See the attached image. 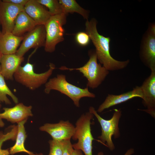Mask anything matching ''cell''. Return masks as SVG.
<instances>
[{"label":"cell","mask_w":155,"mask_h":155,"mask_svg":"<svg viewBox=\"0 0 155 155\" xmlns=\"http://www.w3.org/2000/svg\"><path fill=\"white\" fill-rule=\"evenodd\" d=\"M97 22L94 18L85 23L86 32L88 35L94 46L97 59L100 63L108 71L118 70L124 69L128 65L129 61H121L113 58L110 51L111 39L100 34L97 30Z\"/></svg>","instance_id":"1"},{"label":"cell","mask_w":155,"mask_h":155,"mask_svg":"<svg viewBox=\"0 0 155 155\" xmlns=\"http://www.w3.org/2000/svg\"><path fill=\"white\" fill-rule=\"evenodd\" d=\"M44 92L49 94L51 90L58 91L69 97L73 101L75 105L80 107V99L84 97L94 98L95 94L90 92L87 86L82 88L68 82L65 76L63 74H58L56 77L50 79L45 84Z\"/></svg>","instance_id":"2"},{"label":"cell","mask_w":155,"mask_h":155,"mask_svg":"<svg viewBox=\"0 0 155 155\" xmlns=\"http://www.w3.org/2000/svg\"><path fill=\"white\" fill-rule=\"evenodd\" d=\"M89 59L83 66L77 68H68L64 66L59 68L60 70H78L88 80L87 86L92 89L97 88L104 80L109 73V71L100 63H98L95 51L89 52Z\"/></svg>","instance_id":"3"},{"label":"cell","mask_w":155,"mask_h":155,"mask_svg":"<svg viewBox=\"0 0 155 155\" xmlns=\"http://www.w3.org/2000/svg\"><path fill=\"white\" fill-rule=\"evenodd\" d=\"M34 65L28 61L24 66L20 65L13 75L17 82L32 90L45 84L55 68L54 64L50 63L47 71L38 73L34 72Z\"/></svg>","instance_id":"4"},{"label":"cell","mask_w":155,"mask_h":155,"mask_svg":"<svg viewBox=\"0 0 155 155\" xmlns=\"http://www.w3.org/2000/svg\"><path fill=\"white\" fill-rule=\"evenodd\" d=\"M94 115L89 112L82 115L75 123V130L72 138L78 140L72 144L74 149L83 151L85 155H92V141L94 140L91 132V121Z\"/></svg>","instance_id":"5"},{"label":"cell","mask_w":155,"mask_h":155,"mask_svg":"<svg viewBox=\"0 0 155 155\" xmlns=\"http://www.w3.org/2000/svg\"><path fill=\"white\" fill-rule=\"evenodd\" d=\"M89 112L95 116L100 125L101 134L98 137L100 142L103 144L106 143V146L110 150H113L115 149V146L112 137L113 136L114 138L116 139L119 137L120 135L119 124L122 115L121 110L114 109L113 116L108 120L100 116L92 106L89 107Z\"/></svg>","instance_id":"6"},{"label":"cell","mask_w":155,"mask_h":155,"mask_svg":"<svg viewBox=\"0 0 155 155\" xmlns=\"http://www.w3.org/2000/svg\"><path fill=\"white\" fill-rule=\"evenodd\" d=\"M67 15L63 13L52 16L44 25L46 38L44 47L46 52H54L56 45L64 40V30L63 26L66 22Z\"/></svg>","instance_id":"7"},{"label":"cell","mask_w":155,"mask_h":155,"mask_svg":"<svg viewBox=\"0 0 155 155\" xmlns=\"http://www.w3.org/2000/svg\"><path fill=\"white\" fill-rule=\"evenodd\" d=\"M140 57L144 65L151 70H155V24L150 25L143 36Z\"/></svg>","instance_id":"8"},{"label":"cell","mask_w":155,"mask_h":155,"mask_svg":"<svg viewBox=\"0 0 155 155\" xmlns=\"http://www.w3.org/2000/svg\"><path fill=\"white\" fill-rule=\"evenodd\" d=\"M46 32L44 25H37L32 30L26 33L16 54L23 57L30 49L44 46Z\"/></svg>","instance_id":"9"},{"label":"cell","mask_w":155,"mask_h":155,"mask_svg":"<svg viewBox=\"0 0 155 155\" xmlns=\"http://www.w3.org/2000/svg\"><path fill=\"white\" fill-rule=\"evenodd\" d=\"M24 7L0 0V24L3 33L11 32L16 19Z\"/></svg>","instance_id":"10"},{"label":"cell","mask_w":155,"mask_h":155,"mask_svg":"<svg viewBox=\"0 0 155 155\" xmlns=\"http://www.w3.org/2000/svg\"><path fill=\"white\" fill-rule=\"evenodd\" d=\"M39 129L48 133L53 139L59 141L70 140L75 130V127L69 121L62 120L56 123L45 124Z\"/></svg>","instance_id":"11"},{"label":"cell","mask_w":155,"mask_h":155,"mask_svg":"<svg viewBox=\"0 0 155 155\" xmlns=\"http://www.w3.org/2000/svg\"><path fill=\"white\" fill-rule=\"evenodd\" d=\"M150 75L140 86L143 94L142 103L147 108L145 111L155 117V70H151Z\"/></svg>","instance_id":"12"},{"label":"cell","mask_w":155,"mask_h":155,"mask_svg":"<svg viewBox=\"0 0 155 155\" xmlns=\"http://www.w3.org/2000/svg\"><path fill=\"white\" fill-rule=\"evenodd\" d=\"M140 86H136L130 91L119 95L108 94L103 102L100 105L97 111L101 113L104 110L126 102L136 97L143 98Z\"/></svg>","instance_id":"13"},{"label":"cell","mask_w":155,"mask_h":155,"mask_svg":"<svg viewBox=\"0 0 155 155\" xmlns=\"http://www.w3.org/2000/svg\"><path fill=\"white\" fill-rule=\"evenodd\" d=\"M32 108V106H26L22 103H18L13 107L3 108L4 112L0 113V117L12 123H18L33 116Z\"/></svg>","instance_id":"14"},{"label":"cell","mask_w":155,"mask_h":155,"mask_svg":"<svg viewBox=\"0 0 155 155\" xmlns=\"http://www.w3.org/2000/svg\"><path fill=\"white\" fill-rule=\"evenodd\" d=\"M24 60L23 57L16 54H2L0 73L6 80H13L14 73Z\"/></svg>","instance_id":"15"},{"label":"cell","mask_w":155,"mask_h":155,"mask_svg":"<svg viewBox=\"0 0 155 155\" xmlns=\"http://www.w3.org/2000/svg\"><path fill=\"white\" fill-rule=\"evenodd\" d=\"M24 11L37 25H44L52 16L37 0H28L24 7Z\"/></svg>","instance_id":"16"},{"label":"cell","mask_w":155,"mask_h":155,"mask_svg":"<svg viewBox=\"0 0 155 155\" xmlns=\"http://www.w3.org/2000/svg\"><path fill=\"white\" fill-rule=\"evenodd\" d=\"M24 36H18L11 32L0 31V52L2 54H16Z\"/></svg>","instance_id":"17"},{"label":"cell","mask_w":155,"mask_h":155,"mask_svg":"<svg viewBox=\"0 0 155 155\" xmlns=\"http://www.w3.org/2000/svg\"><path fill=\"white\" fill-rule=\"evenodd\" d=\"M36 26L34 20L24 11H23L17 16L11 33L17 36H23L25 33L32 30Z\"/></svg>","instance_id":"18"},{"label":"cell","mask_w":155,"mask_h":155,"mask_svg":"<svg viewBox=\"0 0 155 155\" xmlns=\"http://www.w3.org/2000/svg\"><path fill=\"white\" fill-rule=\"evenodd\" d=\"M25 119L18 123L17 132L15 144L10 148V154H13L18 152H24L29 155H36L33 152L27 150L24 146V142L27 137L24 125L27 121Z\"/></svg>","instance_id":"19"},{"label":"cell","mask_w":155,"mask_h":155,"mask_svg":"<svg viewBox=\"0 0 155 155\" xmlns=\"http://www.w3.org/2000/svg\"><path fill=\"white\" fill-rule=\"evenodd\" d=\"M59 1L62 7L64 13H76L88 20L89 16V11L82 7L75 0H59Z\"/></svg>","instance_id":"20"},{"label":"cell","mask_w":155,"mask_h":155,"mask_svg":"<svg viewBox=\"0 0 155 155\" xmlns=\"http://www.w3.org/2000/svg\"><path fill=\"white\" fill-rule=\"evenodd\" d=\"M7 95L11 97L15 103H18V98L8 87L5 82L4 78L0 73V101L5 102L6 104H10L11 102L8 98Z\"/></svg>","instance_id":"21"},{"label":"cell","mask_w":155,"mask_h":155,"mask_svg":"<svg viewBox=\"0 0 155 155\" xmlns=\"http://www.w3.org/2000/svg\"><path fill=\"white\" fill-rule=\"evenodd\" d=\"M17 132V126L15 125L11 126V129L9 132L5 134L0 132V155H10L8 149H2L1 148L3 144L5 141L16 140Z\"/></svg>","instance_id":"22"},{"label":"cell","mask_w":155,"mask_h":155,"mask_svg":"<svg viewBox=\"0 0 155 155\" xmlns=\"http://www.w3.org/2000/svg\"><path fill=\"white\" fill-rule=\"evenodd\" d=\"M42 5L49 9L48 11L51 16L64 13L63 10L59 1L57 0H37Z\"/></svg>","instance_id":"23"},{"label":"cell","mask_w":155,"mask_h":155,"mask_svg":"<svg viewBox=\"0 0 155 155\" xmlns=\"http://www.w3.org/2000/svg\"><path fill=\"white\" fill-rule=\"evenodd\" d=\"M49 143L50 151L48 155H62L63 147L62 141H59L52 139Z\"/></svg>","instance_id":"24"},{"label":"cell","mask_w":155,"mask_h":155,"mask_svg":"<svg viewBox=\"0 0 155 155\" xmlns=\"http://www.w3.org/2000/svg\"><path fill=\"white\" fill-rule=\"evenodd\" d=\"M75 39L77 42L80 45L85 46L89 43L90 38L88 35L84 32H80L75 36Z\"/></svg>","instance_id":"25"},{"label":"cell","mask_w":155,"mask_h":155,"mask_svg":"<svg viewBox=\"0 0 155 155\" xmlns=\"http://www.w3.org/2000/svg\"><path fill=\"white\" fill-rule=\"evenodd\" d=\"M63 152L62 155H72L73 149L70 140L62 141Z\"/></svg>","instance_id":"26"},{"label":"cell","mask_w":155,"mask_h":155,"mask_svg":"<svg viewBox=\"0 0 155 155\" xmlns=\"http://www.w3.org/2000/svg\"><path fill=\"white\" fill-rule=\"evenodd\" d=\"M28 0H3L4 2L14 4L21 5L24 7L27 3Z\"/></svg>","instance_id":"27"},{"label":"cell","mask_w":155,"mask_h":155,"mask_svg":"<svg viewBox=\"0 0 155 155\" xmlns=\"http://www.w3.org/2000/svg\"><path fill=\"white\" fill-rule=\"evenodd\" d=\"M134 153V149L133 148H131L127 151L124 155H131ZM96 155H104V154L102 152H99Z\"/></svg>","instance_id":"28"},{"label":"cell","mask_w":155,"mask_h":155,"mask_svg":"<svg viewBox=\"0 0 155 155\" xmlns=\"http://www.w3.org/2000/svg\"><path fill=\"white\" fill-rule=\"evenodd\" d=\"M72 155H83L82 153V151L78 149H73Z\"/></svg>","instance_id":"29"},{"label":"cell","mask_w":155,"mask_h":155,"mask_svg":"<svg viewBox=\"0 0 155 155\" xmlns=\"http://www.w3.org/2000/svg\"><path fill=\"white\" fill-rule=\"evenodd\" d=\"M2 119L0 117V127H3L4 126V123L2 121Z\"/></svg>","instance_id":"30"},{"label":"cell","mask_w":155,"mask_h":155,"mask_svg":"<svg viewBox=\"0 0 155 155\" xmlns=\"http://www.w3.org/2000/svg\"><path fill=\"white\" fill-rule=\"evenodd\" d=\"M2 54L0 52V73L1 71V57Z\"/></svg>","instance_id":"31"},{"label":"cell","mask_w":155,"mask_h":155,"mask_svg":"<svg viewBox=\"0 0 155 155\" xmlns=\"http://www.w3.org/2000/svg\"><path fill=\"white\" fill-rule=\"evenodd\" d=\"M36 155H43L42 154L40 153L38 154H36Z\"/></svg>","instance_id":"32"},{"label":"cell","mask_w":155,"mask_h":155,"mask_svg":"<svg viewBox=\"0 0 155 155\" xmlns=\"http://www.w3.org/2000/svg\"><path fill=\"white\" fill-rule=\"evenodd\" d=\"M1 105L0 104V108H1Z\"/></svg>","instance_id":"33"}]
</instances>
